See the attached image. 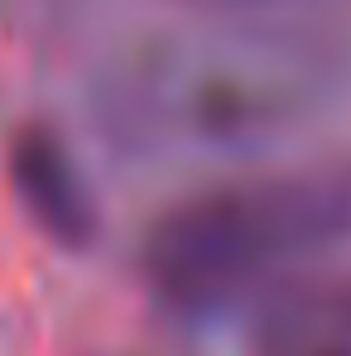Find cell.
<instances>
[{
	"instance_id": "cell-4",
	"label": "cell",
	"mask_w": 351,
	"mask_h": 356,
	"mask_svg": "<svg viewBox=\"0 0 351 356\" xmlns=\"http://www.w3.org/2000/svg\"><path fill=\"white\" fill-rule=\"evenodd\" d=\"M5 169H10V188L19 197L24 217L54 245H63V250L92 245L97 202H92V188H87V178H82L58 130H49V125L15 130L10 149H5Z\"/></svg>"
},
{
	"instance_id": "cell-2",
	"label": "cell",
	"mask_w": 351,
	"mask_h": 356,
	"mask_svg": "<svg viewBox=\"0 0 351 356\" xmlns=\"http://www.w3.org/2000/svg\"><path fill=\"white\" fill-rule=\"evenodd\" d=\"M351 236V159L270 164L169 202L140 236V275L178 318L236 313Z\"/></svg>"
},
{
	"instance_id": "cell-1",
	"label": "cell",
	"mask_w": 351,
	"mask_h": 356,
	"mask_svg": "<svg viewBox=\"0 0 351 356\" xmlns=\"http://www.w3.org/2000/svg\"><path fill=\"white\" fill-rule=\"evenodd\" d=\"M337 63L318 44L265 29L145 34L97 67V135L130 159H245L327 106Z\"/></svg>"
},
{
	"instance_id": "cell-3",
	"label": "cell",
	"mask_w": 351,
	"mask_h": 356,
	"mask_svg": "<svg viewBox=\"0 0 351 356\" xmlns=\"http://www.w3.org/2000/svg\"><path fill=\"white\" fill-rule=\"evenodd\" d=\"M240 356H351V270L293 275L255 298Z\"/></svg>"
},
{
	"instance_id": "cell-5",
	"label": "cell",
	"mask_w": 351,
	"mask_h": 356,
	"mask_svg": "<svg viewBox=\"0 0 351 356\" xmlns=\"http://www.w3.org/2000/svg\"><path fill=\"white\" fill-rule=\"evenodd\" d=\"M222 10H275V5H298V0H207Z\"/></svg>"
}]
</instances>
